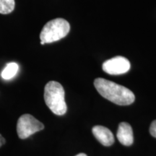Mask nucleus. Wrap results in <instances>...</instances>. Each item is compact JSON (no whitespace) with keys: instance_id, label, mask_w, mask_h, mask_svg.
<instances>
[{"instance_id":"nucleus-4","label":"nucleus","mask_w":156,"mask_h":156,"mask_svg":"<svg viewBox=\"0 0 156 156\" xmlns=\"http://www.w3.org/2000/svg\"><path fill=\"white\" fill-rule=\"evenodd\" d=\"M44 129V125L30 114H23L17 124V132L20 139L25 140Z\"/></svg>"},{"instance_id":"nucleus-5","label":"nucleus","mask_w":156,"mask_h":156,"mask_svg":"<svg viewBox=\"0 0 156 156\" xmlns=\"http://www.w3.org/2000/svg\"><path fill=\"white\" fill-rule=\"evenodd\" d=\"M103 70L105 73L112 75L125 74L130 69V62L123 56L115 57L107 60L103 64Z\"/></svg>"},{"instance_id":"nucleus-1","label":"nucleus","mask_w":156,"mask_h":156,"mask_svg":"<svg viewBox=\"0 0 156 156\" xmlns=\"http://www.w3.org/2000/svg\"><path fill=\"white\" fill-rule=\"evenodd\" d=\"M94 85L99 94L115 104L128 106L135 100L134 94L129 89L114 82L97 78L94 81Z\"/></svg>"},{"instance_id":"nucleus-3","label":"nucleus","mask_w":156,"mask_h":156,"mask_svg":"<svg viewBox=\"0 0 156 156\" xmlns=\"http://www.w3.org/2000/svg\"><path fill=\"white\" fill-rule=\"evenodd\" d=\"M70 25L66 20L56 18L49 21L44 25L40 34L41 44H51L67 36Z\"/></svg>"},{"instance_id":"nucleus-2","label":"nucleus","mask_w":156,"mask_h":156,"mask_svg":"<svg viewBox=\"0 0 156 156\" xmlns=\"http://www.w3.org/2000/svg\"><path fill=\"white\" fill-rule=\"evenodd\" d=\"M64 95L63 87L58 82L50 81L45 86L44 100L46 106L58 116H62L67 112V107Z\"/></svg>"},{"instance_id":"nucleus-9","label":"nucleus","mask_w":156,"mask_h":156,"mask_svg":"<svg viewBox=\"0 0 156 156\" xmlns=\"http://www.w3.org/2000/svg\"><path fill=\"white\" fill-rule=\"evenodd\" d=\"M15 6V0H0V14H9L14 10Z\"/></svg>"},{"instance_id":"nucleus-7","label":"nucleus","mask_w":156,"mask_h":156,"mask_svg":"<svg viewBox=\"0 0 156 156\" xmlns=\"http://www.w3.org/2000/svg\"><path fill=\"white\" fill-rule=\"evenodd\" d=\"M93 134L103 145L111 146L114 144V137L112 132L105 126H95L93 128Z\"/></svg>"},{"instance_id":"nucleus-10","label":"nucleus","mask_w":156,"mask_h":156,"mask_svg":"<svg viewBox=\"0 0 156 156\" xmlns=\"http://www.w3.org/2000/svg\"><path fill=\"white\" fill-rule=\"evenodd\" d=\"M150 132L152 136L156 138V120L152 122L151 127H150Z\"/></svg>"},{"instance_id":"nucleus-6","label":"nucleus","mask_w":156,"mask_h":156,"mask_svg":"<svg viewBox=\"0 0 156 156\" xmlns=\"http://www.w3.org/2000/svg\"><path fill=\"white\" fill-rule=\"evenodd\" d=\"M117 139L122 145L130 146L134 141L133 131L132 126L126 122H122L119 125L118 131L116 133Z\"/></svg>"},{"instance_id":"nucleus-11","label":"nucleus","mask_w":156,"mask_h":156,"mask_svg":"<svg viewBox=\"0 0 156 156\" xmlns=\"http://www.w3.org/2000/svg\"><path fill=\"white\" fill-rule=\"evenodd\" d=\"M5 143V140L2 136L0 134V147H2Z\"/></svg>"},{"instance_id":"nucleus-8","label":"nucleus","mask_w":156,"mask_h":156,"mask_svg":"<svg viewBox=\"0 0 156 156\" xmlns=\"http://www.w3.org/2000/svg\"><path fill=\"white\" fill-rule=\"evenodd\" d=\"M19 70V65L15 62H9L4 68L1 73V77L5 80L12 79L17 75Z\"/></svg>"},{"instance_id":"nucleus-12","label":"nucleus","mask_w":156,"mask_h":156,"mask_svg":"<svg viewBox=\"0 0 156 156\" xmlns=\"http://www.w3.org/2000/svg\"><path fill=\"white\" fill-rule=\"evenodd\" d=\"M75 156H87V155H86V154H85V153H80V154H78V155H75Z\"/></svg>"}]
</instances>
